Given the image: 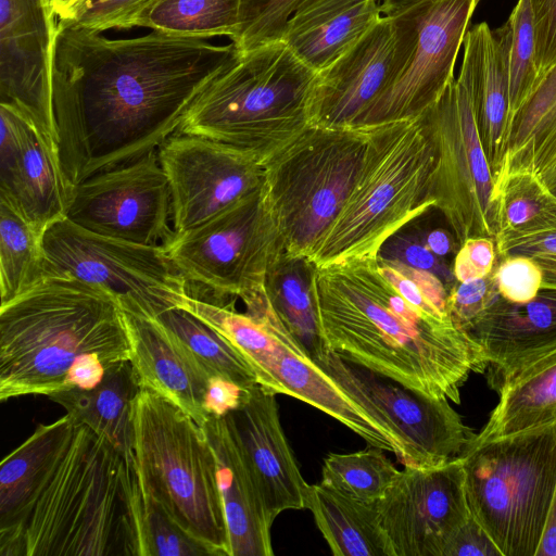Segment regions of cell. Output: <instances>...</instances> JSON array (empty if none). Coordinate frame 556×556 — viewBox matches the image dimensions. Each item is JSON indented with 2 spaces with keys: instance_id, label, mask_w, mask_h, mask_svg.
Segmentation results:
<instances>
[{
  "instance_id": "6da1fadb",
  "label": "cell",
  "mask_w": 556,
  "mask_h": 556,
  "mask_svg": "<svg viewBox=\"0 0 556 556\" xmlns=\"http://www.w3.org/2000/svg\"><path fill=\"white\" fill-rule=\"evenodd\" d=\"M237 54L232 42L153 29L110 39L56 21L52 110L70 188L156 151Z\"/></svg>"
},
{
  "instance_id": "7a4b0ae2",
  "label": "cell",
  "mask_w": 556,
  "mask_h": 556,
  "mask_svg": "<svg viewBox=\"0 0 556 556\" xmlns=\"http://www.w3.org/2000/svg\"><path fill=\"white\" fill-rule=\"evenodd\" d=\"M313 288L326 343L348 362L456 404L469 374L486 368L467 332L408 302L377 260L315 266Z\"/></svg>"
},
{
  "instance_id": "3957f363",
  "label": "cell",
  "mask_w": 556,
  "mask_h": 556,
  "mask_svg": "<svg viewBox=\"0 0 556 556\" xmlns=\"http://www.w3.org/2000/svg\"><path fill=\"white\" fill-rule=\"evenodd\" d=\"M129 464L109 440L71 425L28 502L0 530V555L135 556Z\"/></svg>"
},
{
  "instance_id": "277c9868",
  "label": "cell",
  "mask_w": 556,
  "mask_h": 556,
  "mask_svg": "<svg viewBox=\"0 0 556 556\" xmlns=\"http://www.w3.org/2000/svg\"><path fill=\"white\" fill-rule=\"evenodd\" d=\"M130 361L124 311L103 289L50 269L0 306V401L62 390L77 359Z\"/></svg>"
},
{
  "instance_id": "5b68a950",
  "label": "cell",
  "mask_w": 556,
  "mask_h": 556,
  "mask_svg": "<svg viewBox=\"0 0 556 556\" xmlns=\"http://www.w3.org/2000/svg\"><path fill=\"white\" fill-rule=\"evenodd\" d=\"M317 73L283 40L238 51L176 132L227 144L264 166L313 126Z\"/></svg>"
},
{
  "instance_id": "8992f818",
  "label": "cell",
  "mask_w": 556,
  "mask_h": 556,
  "mask_svg": "<svg viewBox=\"0 0 556 556\" xmlns=\"http://www.w3.org/2000/svg\"><path fill=\"white\" fill-rule=\"evenodd\" d=\"M354 187L309 262L377 260L407 224L434 207L437 154L422 115L369 126Z\"/></svg>"
},
{
  "instance_id": "52a82bcc",
  "label": "cell",
  "mask_w": 556,
  "mask_h": 556,
  "mask_svg": "<svg viewBox=\"0 0 556 556\" xmlns=\"http://www.w3.org/2000/svg\"><path fill=\"white\" fill-rule=\"evenodd\" d=\"M132 426V459L148 490L212 556H230L216 459L204 428L148 389L135 397Z\"/></svg>"
},
{
  "instance_id": "ba28073f",
  "label": "cell",
  "mask_w": 556,
  "mask_h": 556,
  "mask_svg": "<svg viewBox=\"0 0 556 556\" xmlns=\"http://www.w3.org/2000/svg\"><path fill=\"white\" fill-rule=\"evenodd\" d=\"M459 457L471 515L502 556H535L556 484V422L470 442Z\"/></svg>"
},
{
  "instance_id": "9c48e42d",
  "label": "cell",
  "mask_w": 556,
  "mask_h": 556,
  "mask_svg": "<svg viewBox=\"0 0 556 556\" xmlns=\"http://www.w3.org/2000/svg\"><path fill=\"white\" fill-rule=\"evenodd\" d=\"M370 127L311 126L265 165L264 197L286 253L308 261L355 185Z\"/></svg>"
},
{
  "instance_id": "30bf717a",
  "label": "cell",
  "mask_w": 556,
  "mask_h": 556,
  "mask_svg": "<svg viewBox=\"0 0 556 556\" xmlns=\"http://www.w3.org/2000/svg\"><path fill=\"white\" fill-rule=\"evenodd\" d=\"M263 189L162 245L190 296L216 304L238 298L248 307L266 293L286 249Z\"/></svg>"
},
{
  "instance_id": "8fae6325",
  "label": "cell",
  "mask_w": 556,
  "mask_h": 556,
  "mask_svg": "<svg viewBox=\"0 0 556 556\" xmlns=\"http://www.w3.org/2000/svg\"><path fill=\"white\" fill-rule=\"evenodd\" d=\"M43 249L50 269L103 289L124 312L155 318L189 296L162 245L94 233L65 217L47 228Z\"/></svg>"
},
{
  "instance_id": "7c38bea8",
  "label": "cell",
  "mask_w": 556,
  "mask_h": 556,
  "mask_svg": "<svg viewBox=\"0 0 556 556\" xmlns=\"http://www.w3.org/2000/svg\"><path fill=\"white\" fill-rule=\"evenodd\" d=\"M420 115L437 154L434 208L443 215L459 245L476 237L495 240L496 180L486 160L468 90L454 79Z\"/></svg>"
},
{
  "instance_id": "4fadbf2b",
  "label": "cell",
  "mask_w": 556,
  "mask_h": 556,
  "mask_svg": "<svg viewBox=\"0 0 556 556\" xmlns=\"http://www.w3.org/2000/svg\"><path fill=\"white\" fill-rule=\"evenodd\" d=\"M314 361L396 437L406 452L404 467H432L459 457L476 435L446 399L424 395L331 350Z\"/></svg>"
},
{
  "instance_id": "5bb4252c",
  "label": "cell",
  "mask_w": 556,
  "mask_h": 556,
  "mask_svg": "<svg viewBox=\"0 0 556 556\" xmlns=\"http://www.w3.org/2000/svg\"><path fill=\"white\" fill-rule=\"evenodd\" d=\"M66 218L94 233L164 245L175 235L167 178L157 150L100 172L71 191Z\"/></svg>"
},
{
  "instance_id": "9a60e30c",
  "label": "cell",
  "mask_w": 556,
  "mask_h": 556,
  "mask_svg": "<svg viewBox=\"0 0 556 556\" xmlns=\"http://www.w3.org/2000/svg\"><path fill=\"white\" fill-rule=\"evenodd\" d=\"M415 39V24L408 9L382 16L346 52L318 71L312 125L363 127L369 110L405 67Z\"/></svg>"
},
{
  "instance_id": "2e32d148",
  "label": "cell",
  "mask_w": 556,
  "mask_h": 556,
  "mask_svg": "<svg viewBox=\"0 0 556 556\" xmlns=\"http://www.w3.org/2000/svg\"><path fill=\"white\" fill-rule=\"evenodd\" d=\"M157 156L169 186L175 233L214 218L265 185L263 165L205 137L175 132Z\"/></svg>"
},
{
  "instance_id": "e0dca14e",
  "label": "cell",
  "mask_w": 556,
  "mask_h": 556,
  "mask_svg": "<svg viewBox=\"0 0 556 556\" xmlns=\"http://www.w3.org/2000/svg\"><path fill=\"white\" fill-rule=\"evenodd\" d=\"M378 520L391 556H442L471 515L460 457L432 467H404L382 498Z\"/></svg>"
},
{
  "instance_id": "ac0fdd59",
  "label": "cell",
  "mask_w": 556,
  "mask_h": 556,
  "mask_svg": "<svg viewBox=\"0 0 556 556\" xmlns=\"http://www.w3.org/2000/svg\"><path fill=\"white\" fill-rule=\"evenodd\" d=\"M479 1L421 0L407 8L416 29L410 56L363 127L419 116L439 99L455 79V62Z\"/></svg>"
},
{
  "instance_id": "d6986e66",
  "label": "cell",
  "mask_w": 556,
  "mask_h": 556,
  "mask_svg": "<svg viewBox=\"0 0 556 556\" xmlns=\"http://www.w3.org/2000/svg\"><path fill=\"white\" fill-rule=\"evenodd\" d=\"M55 25L47 0H0V104L25 116L58 152L51 94Z\"/></svg>"
},
{
  "instance_id": "ffe728a7",
  "label": "cell",
  "mask_w": 556,
  "mask_h": 556,
  "mask_svg": "<svg viewBox=\"0 0 556 556\" xmlns=\"http://www.w3.org/2000/svg\"><path fill=\"white\" fill-rule=\"evenodd\" d=\"M0 198L45 235L65 218L72 189L56 150L26 117L0 105Z\"/></svg>"
},
{
  "instance_id": "44dd1931",
  "label": "cell",
  "mask_w": 556,
  "mask_h": 556,
  "mask_svg": "<svg viewBox=\"0 0 556 556\" xmlns=\"http://www.w3.org/2000/svg\"><path fill=\"white\" fill-rule=\"evenodd\" d=\"M248 314L264 318L277 337L278 350L271 369L277 394L290 395L314 406L358 434L370 446L391 452L405 464L406 452L402 443L308 355L285 327L268 295Z\"/></svg>"
},
{
  "instance_id": "7402d4cb",
  "label": "cell",
  "mask_w": 556,
  "mask_h": 556,
  "mask_svg": "<svg viewBox=\"0 0 556 556\" xmlns=\"http://www.w3.org/2000/svg\"><path fill=\"white\" fill-rule=\"evenodd\" d=\"M276 394L254 384L237 408L225 415L261 490L273 521L282 511L306 508L308 483L286 438Z\"/></svg>"
},
{
  "instance_id": "603a6c76",
  "label": "cell",
  "mask_w": 556,
  "mask_h": 556,
  "mask_svg": "<svg viewBox=\"0 0 556 556\" xmlns=\"http://www.w3.org/2000/svg\"><path fill=\"white\" fill-rule=\"evenodd\" d=\"M480 346L496 391L538 359L556 351V289L527 303L501 295L466 331Z\"/></svg>"
},
{
  "instance_id": "cb8c5ba5",
  "label": "cell",
  "mask_w": 556,
  "mask_h": 556,
  "mask_svg": "<svg viewBox=\"0 0 556 556\" xmlns=\"http://www.w3.org/2000/svg\"><path fill=\"white\" fill-rule=\"evenodd\" d=\"M130 363L141 389L168 399L200 426L208 419L204 402L208 374L156 318L124 312Z\"/></svg>"
},
{
  "instance_id": "d4e9b609",
  "label": "cell",
  "mask_w": 556,
  "mask_h": 556,
  "mask_svg": "<svg viewBox=\"0 0 556 556\" xmlns=\"http://www.w3.org/2000/svg\"><path fill=\"white\" fill-rule=\"evenodd\" d=\"M203 428L216 459L230 556H271L274 521L231 425L210 416Z\"/></svg>"
},
{
  "instance_id": "484cf974",
  "label": "cell",
  "mask_w": 556,
  "mask_h": 556,
  "mask_svg": "<svg viewBox=\"0 0 556 556\" xmlns=\"http://www.w3.org/2000/svg\"><path fill=\"white\" fill-rule=\"evenodd\" d=\"M457 79L468 90L486 160L502 177L509 138V76L505 51L488 23L467 30Z\"/></svg>"
},
{
  "instance_id": "4316f807",
  "label": "cell",
  "mask_w": 556,
  "mask_h": 556,
  "mask_svg": "<svg viewBox=\"0 0 556 556\" xmlns=\"http://www.w3.org/2000/svg\"><path fill=\"white\" fill-rule=\"evenodd\" d=\"M382 16L378 0H301L281 40L318 72L354 46Z\"/></svg>"
},
{
  "instance_id": "83f0119b",
  "label": "cell",
  "mask_w": 556,
  "mask_h": 556,
  "mask_svg": "<svg viewBox=\"0 0 556 556\" xmlns=\"http://www.w3.org/2000/svg\"><path fill=\"white\" fill-rule=\"evenodd\" d=\"M141 390L130 361L106 368L93 388L71 387L49 395L62 406L74 426H87L132 457V405Z\"/></svg>"
},
{
  "instance_id": "f1b7e54d",
  "label": "cell",
  "mask_w": 556,
  "mask_h": 556,
  "mask_svg": "<svg viewBox=\"0 0 556 556\" xmlns=\"http://www.w3.org/2000/svg\"><path fill=\"white\" fill-rule=\"evenodd\" d=\"M497 392V405L471 443L480 444L555 424L556 351L525 368Z\"/></svg>"
},
{
  "instance_id": "f546056e",
  "label": "cell",
  "mask_w": 556,
  "mask_h": 556,
  "mask_svg": "<svg viewBox=\"0 0 556 556\" xmlns=\"http://www.w3.org/2000/svg\"><path fill=\"white\" fill-rule=\"evenodd\" d=\"M306 508L334 556H391L377 502L361 501L318 482L308 485Z\"/></svg>"
},
{
  "instance_id": "4dcf8cb0",
  "label": "cell",
  "mask_w": 556,
  "mask_h": 556,
  "mask_svg": "<svg viewBox=\"0 0 556 556\" xmlns=\"http://www.w3.org/2000/svg\"><path fill=\"white\" fill-rule=\"evenodd\" d=\"M556 163V63L539 79L510 122L500 181L511 170L543 177Z\"/></svg>"
},
{
  "instance_id": "1f68e13d",
  "label": "cell",
  "mask_w": 556,
  "mask_h": 556,
  "mask_svg": "<svg viewBox=\"0 0 556 556\" xmlns=\"http://www.w3.org/2000/svg\"><path fill=\"white\" fill-rule=\"evenodd\" d=\"M315 265L287 253L267 277L266 291L276 314L314 359L329 350L323 336L313 288Z\"/></svg>"
},
{
  "instance_id": "d6a6232c",
  "label": "cell",
  "mask_w": 556,
  "mask_h": 556,
  "mask_svg": "<svg viewBox=\"0 0 556 556\" xmlns=\"http://www.w3.org/2000/svg\"><path fill=\"white\" fill-rule=\"evenodd\" d=\"M71 425L66 414L51 424L39 425L20 446L2 459L0 530L11 526L28 502Z\"/></svg>"
},
{
  "instance_id": "836d02e7",
  "label": "cell",
  "mask_w": 556,
  "mask_h": 556,
  "mask_svg": "<svg viewBox=\"0 0 556 556\" xmlns=\"http://www.w3.org/2000/svg\"><path fill=\"white\" fill-rule=\"evenodd\" d=\"M182 307L225 337L253 369L257 383L277 395L271 369L278 341L264 318L240 313L230 304H216L190 295Z\"/></svg>"
},
{
  "instance_id": "e575fe53",
  "label": "cell",
  "mask_w": 556,
  "mask_h": 556,
  "mask_svg": "<svg viewBox=\"0 0 556 556\" xmlns=\"http://www.w3.org/2000/svg\"><path fill=\"white\" fill-rule=\"evenodd\" d=\"M49 270L43 235L8 200L0 198V291L8 303Z\"/></svg>"
},
{
  "instance_id": "d590c367",
  "label": "cell",
  "mask_w": 556,
  "mask_h": 556,
  "mask_svg": "<svg viewBox=\"0 0 556 556\" xmlns=\"http://www.w3.org/2000/svg\"><path fill=\"white\" fill-rule=\"evenodd\" d=\"M494 242L556 231V197L528 170L508 172L497 186Z\"/></svg>"
},
{
  "instance_id": "8d00e7d4",
  "label": "cell",
  "mask_w": 556,
  "mask_h": 556,
  "mask_svg": "<svg viewBox=\"0 0 556 556\" xmlns=\"http://www.w3.org/2000/svg\"><path fill=\"white\" fill-rule=\"evenodd\" d=\"M129 507L135 556H202L212 553L185 532L151 494L132 457L129 464Z\"/></svg>"
},
{
  "instance_id": "74e56055",
  "label": "cell",
  "mask_w": 556,
  "mask_h": 556,
  "mask_svg": "<svg viewBox=\"0 0 556 556\" xmlns=\"http://www.w3.org/2000/svg\"><path fill=\"white\" fill-rule=\"evenodd\" d=\"M186 346L210 377H220L241 389L257 384V378L235 346L210 325L185 307L155 317Z\"/></svg>"
},
{
  "instance_id": "f35d334b",
  "label": "cell",
  "mask_w": 556,
  "mask_h": 556,
  "mask_svg": "<svg viewBox=\"0 0 556 556\" xmlns=\"http://www.w3.org/2000/svg\"><path fill=\"white\" fill-rule=\"evenodd\" d=\"M241 0H152L138 26L182 36L232 39Z\"/></svg>"
},
{
  "instance_id": "ab89813d",
  "label": "cell",
  "mask_w": 556,
  "mask_h": 556,
  "mask_svg": "<svg viewBox=\"0 0 556 556\" xmlns=\"http://www.w3.org/2000/svg\"><path fill=\"white\" fill-rule=\"evenodd\" d=\"M383 451L370 446L348 454L330 453L324 459L320 482L348 496L377 502L400 472Z\"/></svg>"
},
{
  "instance_id": "60d3db41",
  "label": "cell",
  "mask_w": 556,
  "mask_h": 556,
  "mask_svg": "<svg viewBox=\"0 0 556 556\" xmlns=\"http://www.w3.org/2000/svg\"><path fill=\"white\" fill-rule=\"evenodd\" d=\"M507 60L509 76V126L538 79L533 13L530 0H518L508 20L493 29ZM509 140V138H508Z\"/></svg>"
},
{
  "instance_id": "b9f144b4",
  "label": "cell",
  "mask_w": 556,
  "mask_h": 556,
  "mask_svg": "<svg viewBox=\"0 0 556 556\" xmlns=\"http://www.w3.org/2000/svg\"><path fill=\"white\" fill-rule=\"evenodd\" d=\"M301 0H241L239 24L231 42L239 52L281 40Z\"/></svg>"
},
{
  "instance_id": "7bdbcfd3",
  "label": "cell",
  "mask_w": 556,
  "mask_h": 556,
  "mask_svg": "<svg viewBox=\"0 0 556 556\" xmlns=\"http://www.w3.org/2000/svg\"><path fill=\"white\" fill-rule=\"evenodd\" d=\"M381 274L412 304L439 318H450L448 290L434 274L397 261L377 257Z\"/></svg>"
},
{
  "instance_id": "ee69618b",
  "label": "cell",
  "mask_w": 556,
  "mask_h": 556,
  "mask_svg": "<svg viewBox=\"0 0 556 556\" xmlns=\"http://www.w3.org/2000/svg\"><path fill=\"white\" fill-rule=\"evenodd\" d=\"M491 271L500 295L511 303L533 300L542 288L543 274L535 260L523 255L498 256Z\"/></svg>"
},
{
  "instance_id": "f6af8a7d",
  "label": "cell",
  "mask_w": 556,
  "mask_h": 556,
  "mask_svg": "<svg viewBox=\"0 0 556 556\" xmlns=\"http://www.w3.org/2000/svg\"><path fill=\"white\" fill-rule=\"evenodd\" d=\"M152 0H89L67 23L92 30L138 26L142 12Z\"/></svg>"
},
{
  "instance_id": "bcb514c9",
  "label": "cell",
  "mask_w": 556,
  "mask_h": 556,
  "mask_svg": "<svg viewBox=\"0 0 556 556\" xmlns=\"http://www.w3.org/2000/svg\"><path fill=\"white\" fill-rule=\"evenodd\" d=\"M500 296L492 274L485 277L458 282L447 296V313L456 327L464 330Z\"/></svg>"
},
{
  "instance_id": "7dc6e473",
  "label": "cell",
  "mask_w": 556,
  "mask_h": 556,
  "mask_svg": "<svg viewBox=\"0 0 556 556\" xmlns=\"http://www.w3.org/2000/svg\"><path fill=\"white\" fill-rule=\"evenodd\" d=\"M378 256L430 271L443 281L448 291L456 283L452 266L437 256L422 239L396 232L384 243Z\"/></svg>"
},
{
  "instance_id": "c3c4849f",
  "label": "cell",
  "mask_w": 556,
  "mask_h": 556,
  "mask_svg": "<svg viewBox=\"0 0 556 556\" xmlns=\"http://www.w3.org/2000/svg\"><path fill=\"white\" fill-rule=\"evenodd\" d=\"M496 260V249L493 239L476 237L467 239L459 245L452 269L456 281L465 282L482 278L491 274Z\"/></svg>"
},
{
  "instance_id": "681fc988",
  "label": "cell",
  "mask_w": 556,
  "mask_h": 556,
  "mask_svg": "<svg viewBox=\"0 0 556 556\" xmlns=\"http://www.w3.org/2000/svg\"><path fill=\"white\" fill-rule=\"evenodd\" d=\"M539 79L556 63V0H530ZM538 79V81H539Z\"/></svg>"
},
{
  "instance_id": "f907efd6",
  "label": "cell",
  "mask_w": 556,
  "mask_h": 556,
  "mask_svg": "<svg viewBox=\"0 0 556 556\" xmlns=\"http://www.w3.org/2000/svg\"><path fill=\"white\" fill-rule=\"evenodd\" d=\"M442 556H502L489 533L470 515L451 536Z\"/></svg>"
},
{
  "instance_id": "816d5d0a",
  "label": "cell",
  "mask_w": 556,
  "mask_h": 556,
  "mask_svg": "<svg viewBox=\"0 0 556 556\" xmlns=\"http://www.w3.org/2000/svg\"><path fill=\"white\" fill-rule=\"evenodd\" d=\"M243 389L220 377H211L205 394L204 407L207 416L223 417L237 408Z\"/></svg>"
},
{
  "instance_id": "f5cc1de1",
  "label": "cell",
  "mask_w": 556,
  "mask_h": 556,
  "mask_svg": "<svg viewBox=\"0 0 556 556\" xmlns=\"http://www.w3.org/2000/svg\"><path fill=\"white\" fill-rule=\"evenodd\" d=\"M496 256L536 254L556 256V231L525 236L495 242Z\"/></svg>"
},
{
  "instance_id": "db71d44e",
  "label": "cell",
  "mask_w": 556,
  "mask_h": 556,
  "mask_svg": "<svg viewBox=\"0 0 556 556\" xmlns=\"http://www.w3.org/2000/svg\"><path fill=\"white\" fill-rule=\"evenodd\" d=\"M105 370L106 367L98 355H84L71 367L63 389L71 387L93 388L103 379Z\"/></svg>"
},
{
  "instance_id": "11a10c76",
  "label": "cell",
  "mask_w": 556,
  "mask_h": 556,
  "mask_svg": "<svg viewBox=\"0 0 556 556\" xmlns=\"http://www.w3.org/2000/svg\"><path fill=\"white\" fill-rule=\"evenodd\" d=\"M426 245L439 257L445 260L451 254H456L459 244L452 231L435 228L429 230L424 237Z\"/></svg>"
},
{
  "instance_id": "9f6ffc18",
  "label": "cell",
  "mask_w": 556,
  "mask_h": 556,
  "mask_svg": "<svg viewBox=\"0 0 556 556\" xmlns=\"http://www.w3.org/2000/svg\"><path fill=\"white\" fill-rule=\"evenodd\" d=\"M535 556H556V484L543 538Z\"/></svg>"
},
{
  "instance_id": "6f0895ef",
  "label": "cell",
  "mask_w": 556,
  "mask_h": 556,
  "mask_svg": "<svg viewBox=\"0 0 556 556\" xmlns=\"http://www.w3.org/2000/svg\"><path fill=\"white\" fill-rule=\"evenodd\" d=\"M89 0H47L50 13L56 21L67 22Z\"/></svg>"
},
{
  "instance_id": "680465c9",
  "label": "cell",
  "mask_w": 556,
  "mask_h": 556,
  "mask_svg": "<svg viewBox=\"0 0 556 556\" xmlns=\"http://www.w3.org/2000/svg\"><path fill=\"white\" fill-rule=\"evenodd\" d=\"M540 265L543 274L542 288L556 289V256L536 254L531 256Z\"/></svg>"
},
{
  "instance_id": "91938a15",
  "label": "cell",
  "mask_w": 556,
  "mask_h": 556,
  "mask_svg": "<svg viewBox=\"0 0 556 556\" xmlns=\"http://www.w3.org/2000/svg\"><path fill=\"white\" fill-rule=\"evenodd\" d=\"M419 1L421 0H381V13L383 16H392Z\"/></svg>"
},
{
  "instance_id": "94428289",
  "label": "cell",
  "mask_w": 556,
  "mask_h": 556,
  "mask_svg": "<svg viewBox=\"0 0 556 556\" xmlns=\"http://www.w3.org/2000/svg\"><path fill=\"white\" fill-rule=\"evenodd\" d=\"M542 181L549 189V191L556 197V163L548 169V172L541 177Z\"/></svg>"
}]
</instances>
